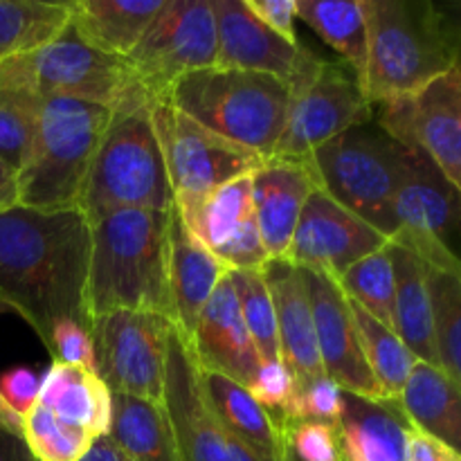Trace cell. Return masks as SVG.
Wrapping results in <instances>:
<instances>
[{"mask_svg": "<svg viewBox=\"0 0 461 461\" xmlns=\"http://www.w3.org/2000/svg\"><path fill=\"white\" fill-rule=\"evenodd\" d=\"M88 261L90 223L79 207L0 212V309L16 311L43 345L63 320L93 331Z\"/></svg>", "mask_w": 461, "mask_h": 461, "instance_id": "6da1fadb", "label": "cell"}, {"mask_svg": "<svg viewBox=\"0 0 461 461\" xmlns=\"http://www.w3.org/2000/svg\"><path fill=\"white\" fill-rule=\"evenodd\" d=\"M169 216L171 210H117L88 219L90 322L111 311L169 318Z\"/></svg>", "mask_w": 461, "mask_h": 461, "instance_id": "7a4b0ae2", "label": "cell"}, {"mask_svg": "<svg viewBox=\"0 0 461 461\" xmlns=\"http://www.w3.org/2000/svg\"><path fill=\"white\" fill-rule=\"evenodd\" d=\"M174 207L165 156L151 120V95L138 84L113 106L79 210L88 219L117 210Z\"/></svg>", "mask_w": 461, "mask_h": 461, "instance_id": "3957f363", "label": "cell"}, {"mask_svg": "<svg viewBox=\"0 0 461 461\" xmlns=\"http://www.w3.org/2000/svg\"><path fill=\"white\" fill-rule=\"evenodd\" d=\"M367 63L360 77L372 104L408 97L455 68L457 45L430 0H365Z\"/></svg>", "mask_w": 461, "mask_h": 461, "instance_id": "277c9868", "label": "cell"}, {"mask_svg": "<svg viewBox=\"0 0 461 461\" xmlns=\"http://www.w3.org/2000/svg\"><path fill=\"white\" fill-rule=\"evenodd\" d=\"M165 97L207 131L266 160L286 126L291 88L279 77L214 66L176 81Z\"/></svg>", "mask_w": 461, "mask_h": 461, "instance_id": "5b68a950", "label": "cell"}, {"mask_svg": "<svg viewBox=\"0 0 461 461\" xmlns=\"http://www.w3.org/2000/svg\"><path fill=\"white\" fill-rule=\"evenodd\" d=\"M408 147L374 117L347 129L304 158L315 185L387 239H394V203L403 180Z\"/></svg>", "mask_w": 461, "mask_h": 461, "instance_id": "8992f818", "label": "cell"}, {"mask_svg": "<svg viewBox=\"0 0 461 461\" xmlns=\"http://www.w3.org/2000/svg\"><path fill=\"white\" fill-rule=\"evenodd\" d=\"M113 106L79 99H41L39 126L18 171V205L32 210L79 207Z\"/></svg>", "mask_w": 461, "mask_h": 461, "instance_id": "52a82bcc", "label": "cell"}, {"mask_svg": "<svg viewBox=\"0 0 461 461\" xmlns=\"http://www.w3.org/2000/svg\"><path fill=\"white\" fill-rule=\"evenodd\" d=\"M133 86L124 59L86 43L70 21L48 43L0 63V88L41 99L63 97L115 106Z\"/></svg>", "mask_w": 461, "mask_h": 461, "instance_id": "ba28073f", "label": "cell"}, {"mask_svg": "<svg viewBox=\"0 0 461 461\" xmlns=\"http://www.w3.org/2000/svg\"><path fill=\"white\" fill-rule=\"evenodd\" d=\"M288 88L286 126L275 149L279 158L304 160L324 142L372 117V102L358 75L342 61H324L311 52Z\"/></svg>", "mask_w": 461, "mask_h": 461, "instance_id": "9c48e42d", "label": "cell"}, {"mask_svg": "<svg viewBox=\"0 0 461 461\" xmlns=\"http://www.w3.org/2000/svg\"><path fill=\"white\" fill-rule=\"evenodd\" d=\"M394 214L392 243L461 279V192L417 149L408 147Z\"/></svg>", "mask_w": 461, "mask_h": 461, "instance_id": "30bf717a", "label": "cell"}, {"mask_svg": "<svg viewBox=\"0 0 461 461\" xmlns=\"http://www.w3.org/2000/svg\"><path fill=\"white\" fill-rule=\"evenodd\" d=\"M131 77L151 97L176 81L216 66V18L212 0H167L140 43L124 59Z\"/></svg>", "mask_w": 461, "mask_h": 461, "instance_id": "8fae6325", "label": "cell"}, {"mask_svg": "<svg viewBox=\"0 0 461 461\" xmlns=\"http://www.w3.org/2000/svg\"><path fill=\"white\" fill-rule=\"evenodd\" d=\"M151 120L165 156L174 203L205 196L241 176L252 174L264 158L183 115L169 99L151 97Z\"/></svg>", "mask_w": 461, "mask_h": 461, "instance_id": "7c38bea8", "label": "cell"}, {"mask_svg": "<svg viewBox=\"0 0 461 461\" xmlns=\"http://www.w3.org/2000/svg\"><path fill=\"white\" fill-rule=\"evenodd\" d=\"M169 318L147 311H111L93 320L95 374L111 390L162 403Z\"/></svg>", "mask_w": 461, "mask_h": 461, "instance_id": "4fadbf2b", "label": "cell"}, {"mask_svg": "<svg viewBox=\"0 0 461 461\" xmlns=\"http://www.w3.org/2000/svg\"><path fill=\"white\" fill-rule=\"evenodd\" d=\"M372 117L401 144L417 149L461 192V72L455 63L408 97L372 104Z\"/></svg>", "mask_w": 461, "mask_h": 461, "instance_id": "5bb4252c", "label": "cell"}, {"mask_svg": "<svg viewBox=\"0 0 461 461\" xmlns=\"http://www.w3.org/2000/svg\"><path fill=\"white\" fill-rule=\"evenodd\" d=\"M162 403L174 426L180 461H261L214 417L201 392L192 351L176 331L167 345Z\"/></svg>", "mask_w": 461, "mask_h": 461, "instance_id": "9a60e30c", "label": "cell"}, {"mask_svg": "<svg viewBox=\"0 0 461 461\" xmlns=\"http://www.w3.org/2000/svg\"><path fill=\"white\" fill-rule=\"evenodd\" d=\"M174 207L187 232L228 270H264L268 264L257 228L250 174Z\"/></svg>", "mask_w": 461, "mask_h": 461, "instance_id": "2e32d148", "label": "cell"}, {"mask_svg": "<svg viewBox=\"0 0 461 461\" xmlns=\"http://www.w3.org/2000/svg\"><path fill=\"white\" fill-rule=\"evenodd\" d=\"M387 243L385 234L315 187L302 210L286 261L338 282L351 266L383 250Z\"/></svg>", "mask_w": 461, "mask_h": 461, "instance_id": "e0dca14e", "label": "cell"}, {"mask_svg": "<svg viewBox=\"0 0 461 461\" xmlns=\"http://www.w3.org/2000/svg\"><path fill=\"white\" fill-rule=\"evenodd\" d=\"M302 273L309 288L324 376L331 378L342 392H349V394L365 396V399H385L367 367L358 329H356L345 293L340 291L338 282H333L327 275L311 273L304 268Z\"/></svg>", "mask_w": 461, "mask_h": 461, "instance_id": "ac0fdd59", "label": "cell"}, {"mask_svg": "<svg viewBox=\"0 0 461 461\" xmlns=\"http://www.w3.org/2000/svg\"><path fill=\"white\" fill-rule=\"evenodd\" d=\"M216 18V68L264 72L291 84L311 57L302 43H288L266 27L246 0H212Z\"/></svg>", "mask_w": 461, "mask_h": 461, "instance_id": "d6986e66", "label": "cell"}, {"mask_svg": "<svg viewBox=\"0 0 461 461\" xmlns=\"http://www.w3.org/2000/svg\"><path fill=\"white\" fill-rule=\"evenodd\" d=\"M187 347L203 372L219 374L248 390L255 385L261 363L241 318L230 275L212 293Z\"/></svg>", "mask_w": 461, "mask_h": 461, "instance_id": "ffe728a7", "label": "cell"}, {"mask_svg": "<svg viewBox=\"0 0 461 461\" xmlns=\"http://www.w3.org/2000/svg\"><path fill=\"white\" fill-rule=\"evenodd\" d=\"M252 205L270 259H286L306 201L318 187L309 167L293 158H266L250 174Z\"/></svg>", "mask_w": 461, "mask_h": 461, "instance_id": "44dd1931", "label": "cell"}, {"mask_svg": "<svg viewBox=\"0 0 461 461\" xmlns=\"http://www.w3.org/2000/svg\"><path fill=\"white\" fill-rule=\"evenodd\" d=\"M261 273L273 297L282 363L293 374L295 387L309 385L324 376V369L304 273L286 259H270Z\"/></svg>", "mask_w": 461, "mask_h": 461, "instance_id": "7402d4cb", "label": "cell"}, {"mask_svg": "<svg viewBox=\"0 0 461 461\" xmlns=\"http://www.w3.org/2000/svg\"><path fill=\"white\" fill-rule=\"evenodd\" d=\"M228 273L230 270L187 232L176 207H171L169 320L185 345H189L203 309Z\"/></svg>", "mask_w": 461, "mask_h": 461, "instance_id": "603a6c76", "label": "cell"}, {"mask_svg": "<svg viewBox=\"0 0 461 461\" xmlns=\"http://www.w3.org/2000/svg\"><path fill=\"white\" fill-rule=\"evenodd\" d=\"M412 430L399 399H365L342 392L336 423L342 461H405Z\"/></svg>", "mask_w": 461, "mask_h": 461, "instance_id": "cb8c5ba5", "label": "cell"}, {"mask_svg": "<svg viewBox=\"0 0 461 461\" xmlns=\"http://www.w3.org/2000/svg\"><path fill=\"white\" fill-rule=\"evenodd\" d=\"M198 383L207 405L225 430L243 441L261 461H284V428L248 387L203 369H198Z\"/></svg>", "mask_w": 461, "mask_h": 461, "instance_id": "d4e9b609", "label": "cell"}, {"mask_svg": "<svg viewBox=\"0 0 461 461\" xmlns=\"http://www.w3.org/2000/svg\"><path fill=\"white\" fill-rule=\"evenodd\" d=\"M41 405L75 430L93 439L108 435L113 394L95 372L66 363H52L39 392Z\"/></svg>", "mask_w": 461, "mask_h": 461, "instance_id": "484cf974", "label": "cell"}, {"mask_svg": "<svg viewBox=\"0 0 461 461\" xmlns=\"http://www.w3.org/2000/svg\"><path fill=\"white\" fill-rule=\"evenodd\" d=\"M394 264V331L421 363L439 367L435 342V313L428 273L430 266L414 252L390 241Z\"/></svg>", "mask_w": 461, "mask_h": 461, "instance_id": "4316f807", "label": "cell"}, {"mask_svg": "<svg viewBox=\"0 0 461 461\" xmlns=\"http://www.w3.org/2000/svg\"><path fill=\"white\" fill-rule=\"evenodd\" d=\"M167 0H77L70 25L93 48L126 59L140 43Z\"/></svg>", "mask_w": 461, "mask_h": 461, "instance_id": "83f0119b", "label": "cell"}, {"mask_svg": "<svg viewBox=\"0 0 461 461\" xmlns=\"http://www.w3.org/2000/svg\"><path fill=\"white\" fill-rule=\"evenodd\" d=\"M399 403L414 430L461 455V387L448 374L417 360Z\"/></svg>", "mask_w": 461, "mask_h": 461, "instance_id": "f1b7e54d", "label": "cell"}, {"mask_svg": "<svg viewBox=\"0 0 461 461\" xmlns=\"http://www.w3.org/2000/svg\"><path fill=\"white\" fill-rule=\"evenodd\" d=\"M106 437L135 461H180L165 403L113 394Z\"/></svg>", "mask_w": 461, "mask_h": 461, "instance_id": "f546056e", "label": "cell"}, {"mask_svg": "<svg viewBox=\"0 0 461 461\" xmlns=\"http://www.w3.org/2000/svg\"><path fill=\"white\" fill-rule=\"evenodd\" d=\"M297 18L324 43L336 50L342 63L358 75L367 63V5L365 0H297Z\"/></svg>", "mask_w": 461, "mask_h": 461, "instance_id": "4dcf8cb0", "label": "cell"}, {"mask_svg": "<svg viewBox=\"0 0 461 461\" xmlns=\"http://www.w3.org/2000/svg\"><path fill=\"white\" fill-rule=\"evenodd\" d=\"M70 21V3L0 0V63L48 43Z\"/></svg>", "mask_w": 461, "mask_h": 461, "instance_id": "1f68e13d", "label": "cell"}, {"mask_svg": "<svg viewBox=\"0 0 461 461\" xmlns=\"http://www.w3.org/2000/svg\"><path fill=\"white\" fill-rule=\"evenodd\" d=\"M349 306L369 372L376 378L385 399H399L414 365H417V358L401 342L394 329L378 322L376 318H372L367 311H363L354 302H349Z\"/></svg>", "mask_w": 461, "mask_h": 461, "instance_id": "d6a6232c", "label": "cell"}, {"mask_svg": "<svg viewBox=\"0 0 461 461\" xmlns=\"http://www.w3.org/2000/svg\"><path fill=\"white\" fill-rule=\"evenodd\" d=\"M338 286L347 300L358 304L385 327L394 329V264L390 243L351 266L338 279Z\"/></svg>", "mask_w": 461, "mask_h": 461, "instance_id": "836d02e7", "label": "cell"}, {"mask_svg": "<svg viewBox=\"0 0 461 461\" xmlns=\"http://www.w3.org/2000/svg\"><path fill=\"white\" fill-rule=\"evenodd\" d=\"M234 293H237L241 318L252 338L259 363H279L277 318H275L273 297L261 270H230Z\"/></svg>", "mask_w": 461, "mask_h": 461, "instance_id": "e575fe53", "label": "cell"}, {"mask_svg": "<svg viewBox=\"0 0 461 461\" xmlns=\"http://www.w3.org/2000/svg\"><path fill=\"white\" fill-rule=\"evenodd\" d=\"M428 282L435 313L439 369L461 387V279L430 268Z\"/></svg>", "mask_w": 461, "mask_h": 461, "instance_id": "d590c367", "label": "cell"}, {"mask_svg": "<svg viewBox=\"0 0 461 461\" xmlns=\"http://www.w3.org/2000/svg\"><path fill=\"white\" fill-rule=\"evenodd\" d=\"M23 439L36 461H81L97 441L59 421L39 401L23 414Z\"/></svg>", "mask_w": 461, "mask_h": 461, "instance_id": "8d00e7d4", "label": "cell"}, {"mask_svg": "<svg viewBox=\"0 0 461 461\" xmlns=\"http://www.w3.org/2000/svg\"><path fill=\"white\" fill-rule=\"evenodd\" d=\"M41 115V97L0 88V160L21 171L30 156Z\"/></svg>", "mask_w": 461, "mask_h": 461, "instance_id": "74e56055", "label": "cell"}, {"mask_svg": "<svg viewBox=\"0 0 461 461\" xmlns=\"http://www.w3.org/2000/svg\"><path fill=\"white\" fill-rule=\"evenodd\" d=\"M340 408L342 390L331 378L322 376L318 381L309 383V385L295 387V399H293L291 412H288L284 426L302 421L331 423V426H336L338 417H340Z\"/></svg>", "mask_w": 461, "mask_h": 461, "instance_id": "f35d334b", "label": "cell"}, {"mask_svg": "<svg viewBox=\"0 0 461 461\" xmlns=\"http://www.w3.org/2000/svg\"><path fill=\"white\" fill-rule=\"evenodd\" d=\"M284 439L300 461H342L338 432L331 423H288L284 426Z\"/></svg>", "mask_w": 461, "mask_h": 461, "instance_id": "ab89813d", "label": "cell"}, {"mask_svg": "<svg viewBox=\"0 0 461 461\" xmlns=\"http://www.w3.org/2000/svg\"><path fill=\"white\" fill-rule=\"evenodd\" d=\"M250 394L277 419L279 426H284L288 412H291L293 399H295V381L293 374L288 372L286 365L279 363H264L259 365L255 385L250 387Z\"/></svg>", "mask_w": 461, "mask_h": 461, "instance_id": "60d3db41", "label": "cell"}, {"mask_svg": "<svg viewBox=\"0 0 461 461\" xmlns=\"http://www.w3.org/2000/svg\"><path fill=\"white\" fill-rule=\"evenodd\" d=\"M48 351L54 363L75 365L95 372V342L93 331L75 320H63L52 329L48 340Z\"/></svg>", "mask_w": 461, "mask_h": 461, "instance_id": "b9f144b4", "label": "cell"}, {"mask_svg": "<svg viewBox=\"0 0 461 461\" xmlns=\"http://www.w3.org/2000/svg\"><path fill=\"white\" fill-rule=\"evenodd\" d=\"M41 392V378L34 369L14 367L0 376V396L9 410L23 419V414L36 403Z\"/></svg>", "mask_w": 461, "mask_h": 461, "instance_id": "7bdbcfd3", "label": "cell"}, {"mask_svg": "<svg viewBox=\"0 0 461 461\" xmlns=\"http://www.w3.org/2000/svg\"><path fill=\"white\" fill-rule=\"evenodd\" d=\"M246 7L275 34L288 43H300L295 32L297 0H246Z\"/></svg>", "mask_w": 461, "mask_h": 461, "instance_id": "ee69618b", "label": "cell"}, {"mask_svg": "<svg viewBox=\"0 0 461 461\" xmlns=\"http://www.w3.org/2000/svg\"><path fill=\"white\" fill-rule=\"evenodd\" d=\"M405 461H461V455L455 453L441 441L423 435V432L412 430L408 439V457Z\"/></svg>", "mask_w": 461, "mask_h": 461, "instance_id": "f6af8a7d", "label": "cell"}, {"mask_svg": "<svg viewBox=\"0 0 461 461\" xmlns=\"http://www.w3.org/2000/svg\"><path fill=\"white\" fill-rule=\"evenodd\" d=\"M0 461H36L21 432L0 426Z\"/></svg>", "mask_w": 461, "mask_h": 461, "instance_id": "bcb514c9", "label": "cell"}, {"mask_svg": "<svg viewBox=\"0 0 461 461\" xmlns=\"http://www.w3.org/2000/svg\"><path fill=\"white\" fill-rule=\"evenodd\" d=\"M437 14L441 18V25L448 32L450 41L455 45H461V0H444V3H435Z\"/></svg>", "mask_w": 461, "mask_h": 461, "instance_id": "7dc6e473", "label": "cell"}, {"mask_svg": "<svg viewBox=\"0 0 461 461\" xmlns=\"http://www.w3.org/2000/svg\"><path fill=\"white\" fill-rule=\"evenodd\" d=\"M18 205V174L0 160V212Z\"/></svg>", "mask_w": 461, "mask_h": 461, "instance_id": "c3c4849f", "label": "cell"}, {"mask_svg": "<svg viewBox=\"0 0 461 461\" xmlns=\"http://www.w3.org/2000/svg\"><path fill=\"white\" fill-rule=\"evenodd\" d=\"M81 461H135V459H131L129 455L122 453V450L117 448L106 435H104L90 446V450L86 453V457Z\"/></svg>", "mask_w": 461, "mask_h": 461, "instance_id": "681fc988", "label": "cell"}, {"mask_svg": "<svg viewBox=\"0 0 461 461\" xmlns=\"http://www.w3.org/2000/svg\"><path fill=\"white\" fill-rule=\"evenodd\" d=\"M0 313H3V309H0ZM0 426L9 428V430H14V432H21L23 435V419L18 417L14 410L7 408V403L3 401V396H0Z\"/></svg>", "mask_w": 461, "mask_h": 461, "instance_id": "f907efd6", "label": "cell"}, {"mask_svg": "<svg viewBox=\"0 0 461 461\" xmlns=\"http://www.w3.org/2000/svg\"><path fill=\"white\" fill-rule=\"evenodd\" d=\"M284 441H286V439H284ZM284 461H300V459H297L295 455H293L291 450H288V446H286V448H284Z\"/></svg>", "mask_w": 461, "mask_h": 461, "instance_id": "816d5d0a", "label": "cell"}, {"mask_svg": "<svg viewBox=\"0 0 461 461\" xmlns=\"http://www.w3.org/2000/svg\"><path fill=\"white\" fill-rule=\"evenodd\" d=\"M457 68H459V72H461V45L457 48Z\"/></svg>", "mask_w": 461, "mask_h": 461, "instance_id": "f5cc1de1", "label": "cell"}]
</instances>
